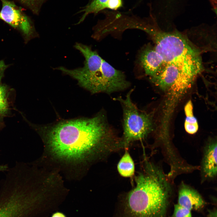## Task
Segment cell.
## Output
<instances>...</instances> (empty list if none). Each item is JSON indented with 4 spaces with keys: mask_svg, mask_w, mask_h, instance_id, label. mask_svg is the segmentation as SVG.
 <instances>
[{
    "mask_svg": "<svg viewBox=\"0 0 217 217\" xmlns=\"http://www.w3.org/2000/svg\"><path fill=\"white\" fill-rule=\"evenodd\" d=\"M134 89L130 90L125 98L114 99L122 108L123 114V135L121 137L124 148L131 143L146 138L153 130L152 116L139 109L131 98Z\"/></svg>",
    "mask_w": 217,
    "mask_h": 217,
    "instance_id": "6",
    "label": "cell"
},
{
    "mask_svg": "<svg viewBox=\"0 0 217 217\" xmlns=\"http://www.w3.org/2000/svg\"><path fill=\"white\" fill-rule=\"evenodd\" d=\"M0 184V217H28L42 207L34 173L26 164L17 163Z\"/></svg>",
    "mask_w": 217,
    "mask_h": 217,
    "instance_id": "3",
    "label": "cell"
},
{
    "mask_svg": "<svg viewBox=\"0 0 217 217\" xmlns=\"http://www.w3.org/2000/svg\"><path fill=\"white\" fill-rule=\"evenodd\" d=\"M208 217H217V209L214 208L212 210H209Z\"/></svg>",
    "mask_w": 217,
    "mask_h": 217,
    "instance_id": "19",
    "label": "cell"
},
{
    "mask_svg": "<svg viewBox=\"0 0 217 217\" xmlns=\"http://www.w3.org/2000/svg\"><path fill=\"white\" fill-rule=\"evenodd\" d=\"M217 141L211 140L206 145L202 162V175L205 179L213 178L217 175Z\"/></svg>",
    "mask_w": 217,
    "mask_h": 217,
    "instance_id": "10",
    "label": "cell"
},
{
    "mask_svg": "<svg viewBox=\"0 0 217 217\" xmlns=\"http://www.w3.org/2000/svg\"><path fill=\"white\" fill-rule=\"evenodd\" d=\"M47 137L53 154L67 160H79L95 153L104 158L122 149L121 138L102 112L90 118L59 122L48 130Z\"/></svg>",
    "mask_w": 217,
    "mask_h": 217,
    "instance_id": "1",
    "label": "cell"
},
{
    "mask_svg": "<svg viewBox=\"0 0 217 217\" xmlns=\"http://www.w3.org/2000/svg\"><path fill=\"white\" fill-rule=\"evenodd\" d=\"M178 204L191 211L202 209L206 203L197 191L183 182L178 190Z\"/></svg>",
    "mask_w": 217,
    "mask_h": 217,
    "instance_id": "9",
    "label": "cell"
},
{
    "mask_svg": "<svg viewBox=\"0 0 217 217\" xmlns=\"http://www.w3.org/2000/svg\"><path fill=\"white\" fill-rule=\"evenodd\" d=\"M147 33L153 39L154 48L162 59L160 70L172 65L191 70L202 66L198 50L179 33L164 31L155 26L150 27Z\"/></svg>",
    "mask_w": 217,
    "mask_h": 217,
    "instance_id": "5",
    "label": "cell"
},
{
    "mask_svg": "<svg viewBox=\"0 0 217 217\" xmlns=\"http://www.w3.org/2000/svg\"><path fill=\"white\" fill-rule=\"evenodd\" d=\"M135 185L127 197L128 210L133 217H168L173 189L160 168L148 165L135 178Z\"/></svg>",
    "mask_w": 217,
    "mask_h": 217,
    "instance_id": "2",
    "label": "cell"
},
{
    "mask_svg": "<svg viewBox=\"0 0 217 217\" xmlns=\"http://www.w3.org/2000/svg\"><path fill=\"white\" fill-rule=\"evenodd\" d=\"M138 60L145 74L150 77L155 76L159 71L162 59L154 46L150 44L144 46L140 52Z\"/></svg>",
    "mask_w": 217,
    "mask_h": 217,
    "instance_id": "8",
    "label": "cell"
},
{
    "mask_svg": "<svg viewBox=\"0 0 217 217\" xmlns=\"http://www.w3.org/2000/svg\"><path fill=\"white\" fill-rule=\"evenodd\" d=\"M1 1L2 7L0 11V19L21 31L27 39L34 36L36 33L33 27L21 8L12 1Z\"/></svg>",
    "mask_w": 217,
    "mask_h": 217,
    "instance_id": "7",
    "label": "cell"
},
{
    "mask_svg": "<svg viewBox=\"0 0 217 217\" xmlns=\"http://www.w3.org/2000/svg\"><path fill=\"white\" fill-rule=\"evenodd\" d=\"M193 110L192 102L191 100H190L184 107L186 115L184 126L186 131L192 134L196 133L198 129V121L193 115Z\"/></svg>",
    "mask_w": 217,
    "mask_h": 217,
    "instance_id": "12",
    "label": "cell"
},
{
    "mask_svg": "<svg viewBox=\"0 0 217 217\" xmlns=\"http://www.w3.org/2000/svg\"><path fill=\"white\" fill-rule=\"evenodd\" d=\"M171 217H192L191 211L178 204L174 205Z\"/></svg>",
    "mask_w": 217,
    "mask_h": 217,
    "instance_id": "15",
    "label": "cell"
},
{
    "mask_svg": "<svg viewBox=\"0 0 217 217\" xmlns=\"http://www.w3.org/2000/svg\"><path fill=\"white\" fill-rule=\"evenodd\" d=\"M117 168L119 174L123 177L129 178L134 175L135 170L134 163L127 151H125L119 161Z\"/></svg>",
    "mask_w": 217,
    "mask_h": 217,
    "instance_id": "11",
    "label": "cell"
},
{
    "mask_svg": "<svg viewBox=\"0 0 217 217\" xmlns=\"http://www.w3.org/2000/svg\"><path fill=\"white\" fill-rule=\"evenodd\" d=\"M83 67L69 69L60 66L56 70L76 80L79 84L92 93L108 94L123 91L130 86L124 74L103 59L90 47L84 48Z\"/></svg>",
    "mask_w": 217,
    "mask_h": 217,
    "instance_id": "4",
    "label": "cell"
},
{
    "mask_svg": "<svg viewBox=\"0 0 217 217\" xmlns=\"http://www.w3.org/2000/svg\"><path fill=\"white\" fill-rule=\"evenodd\" d=\"M45 0H19L22 4L28 7L34 13H37L41 5Z\"/></svg>",
    "mask_w": 217,
    "mask_h": 217,
    "instance_id": "16",
    "label": "cell"
},
{
    "mask_svg": "<svg viewBox=\"0 0 217 217\" xmlns=\"http://www.w3.org/2000/svg\"><path fill=\"white\" fill-rule=\"evenodd\" d=\"M8 65L5 64L3 60L0 61V82L4 72Z\"/></svg>",
    "mask_w": 217,
    "mask_h": 217,
    "instance_id": "18",
    "label": "cell"
},
{
    "mask_svg": "<svg viewBox=\"0 0 217 217\" xmlns=\"http://www.w3.org/2000/svg\"><path fill=\"white\" fill-rule=\"evenodd\" d=\"M6 87L0 85V116L5 115L8 110Z\"/></svg>",
    "mask_w": 217,
    "mask_h": 217,
    "instance_id": "14",
    "label": "cell"
},
{
    "mask_svg": "<svg viewBox=\"0 0 217 217\" xmlns=\"http://www.w3.org/2000/svg\"><path fill=\"white\" fill-rule=\"evenodd\" d=\"M122 6L121 0H109L107 8L112 10H116Z\"/></svg>",
    "mask_w": 217,
    "mask_h": 217,
    "instance_id": "17",
    "label": "cell"
},
{
    "mask_svg": "<svg viewBox=\"0 0 217 217\" xmlns=\"http://www.w3.org/2000/svg\"><path fill=\"white\" fill-rule=\"evenodd\" d=\"M109 0H93L80 12H83V15L77 24H78L83 22L86 16L91 13L96 14L100 11L107 8Z\"/></svg>",
    "mask_w": 217,
    "mask_h": 217,
    "instance_id": "13",
    "label": "cell"
},
{
    "mask_svg": "<svg viewBox=\"0 0 217 217\" xmlns=\"http://www.w3.org/2000/svg\"><path fill=\"white\" fill-rule=\"evenodd\" d=\"M8 168L6 165H0V171H7Z\"/></svg>",
    "mask_w": 217,
    "mask_h": 217,
    "instance_id": "21",
    "label": "cell"
},
{
    "mask_svg": "<svg viewBox=\"0 0 217 217\" xmlns=\"http://www.w3.org/2000/svg\"><path fill=\"white\" fill-rule=\"evenodd\" d=\"M51 217H66L65 215L62 213L57 212L54 213Z\"/></svg>",
    "mask_w": 217,
    "mask_h": 217,
    "instance_id": "20",
    "label": "cell"
}]
</instances>
